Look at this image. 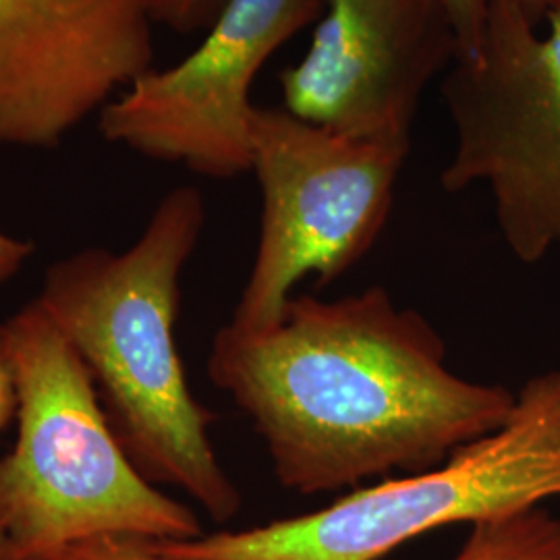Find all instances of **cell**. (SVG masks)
Here are the masks:
<instances>
[{
	"mask_svg": "<svg viewBox=\"0 0 560 560\" xmlns=\"http://www.w3.org/2000/svg\"><path fill=\"white\" fill-rule=\"evenodd\" d=\"M324 7L326 0H229L187 59L150 69L104 106V140L210 179L249 173L254 81Z\"/></svg>",
	"mask_w": 560,
	"mask_h": 560,
	"instance_id": "obj_7",
	"label": "cell"
},
{
	"mask_svg": "<svg viewBox=\"0 0 560 560\" xmlns=\"http://www.w3.org/2000/svg\"><path fill=\"white\" fill-rule=\"evenodd\" d=\"M229 0H152V20L189 36L210 30Z\"/></svg>",
	"mask_w": 560,
	"mask_h": 560,
	"instance_id": "obj_11",
	"label": "cell"
},
{
	"mask_svg": "<svg viewBox=\"0 0 560 560\" xmlns=\"http://www.w3.org/2000/svg\"><path fill=\"white\" fill-rule=\"evenodd\" d=\"M560 497V368L523 384L509 420L418 474L355 488L266 525L150 541L171 560H381L448 525L499 520Z\"/></svg>",
	"mask_w": 560,
	"mask_h": 560,
	"instance_id": "obj_4",
	"label": "cell"
},
{
	"mask_svg": "<svg viewBox=\"0 0 560 560\" xmlns=\"http://www.w3.org/2000/svg\"><path fill=\"white\" fill-rule=\"evenodd\" d=\"M451 560H560V517L534 506L481 521Z\"/></svg>",
	"mask_w": 560,
	"mask_h": 560,
	"instance_id": "obj_10",
	"label": "cell"
},
{
	"mask_svg": "<svg viewBox=\"0 0 560 560\" xmlns=\"http://www.w3.org/2000/svg\"><path fill=\"white\" fill-rule=\"evenodd\" d=\"M536 34L513 0H488L478 44L442 80L457 145L441 185L486 183L517 260L560 252V13Z\"/></svg>",
	"mask_w": 560,
	"mask_h": 560,
	"instance_id": "obj_6",
	"label": "cell"
},
{
	"mask_svg": "<svg viewBox=\"0 0 560 560\" xmlns=\"http://www.w3.org/2000/svg\"><path fill=\"white\" fill-rule=\"evenodd\" d=\"M52 560H171L159 555L150 540L122 538V536H101L80 541Z\"/></svg>",
	"mask_w": 560,
	"mask_h": 560,
	"instance_id": "obj_12",
	"label": "cell"
},
{
	"mask_svg": "<svg viewBox=\"0 0 560 560\" xmlns=\"http://www.w3.org/2000/svg\"><path fill=\"white\" fill-rule=\"evenodd\" d=\"M203 222L200 191L177 187L131 247H88L55 261L36 300L90 370L108 423L141 476L179 488L226 523L243 499L210 441L219 416L191 395L175 342L180 275Z\"/></svg>",
	"mask_w": 560,
	"mask_h": 560,
	"instance_id": "obj_2",
	"label": "cell"
},
{
	"mask_svg": "<svg viewBox=\"0 0 560 560\" xmlns=\"http://www.w3.org/2000/svg\"><path fill=\"white\" fill-rule=\"evenodd\" d=\"M18 442L0 459V529L20 560H52L101 536L194 540L198 515L145 480L115 436L98 388L38 300L4 320Z\"/></svg>",
	"mask_w": 560,
	"mask_h": 560,
	"instance_id": "obj_3",
	"label": "cell"
},
{
	"mask_svg": "<svg viewBox=\"0 0 560 560\" xmlns=\"http://www.w3.org/2000/svg\"><path fill=\"white\" fill-rule=\"evenodd\" d=\"M446 2L459 27L460 42H463L460 52H467L480 40L488 0H446Z\"/></svg>",
	"mask_w": 560,
	"mask_h": 560,
	"instance_id": "obj_14",
	"label": "cell"
},
{
	"mask_svg": "<svg viewBox=\"0 0 560 560\" xmlns=\"http://www.w3.org/2000/svg\"><path fill=\"white\" fill-rule=\"evenodd\" d=\"M208 376L258 432L280 486L298 494L418 474L499 430L517 395L465 381L439 330L384 287L291 298L279 324L222 326Z\"/></svg>",
	"mask_w": 560,
	"mask_h": 560,
	"instance_id": "obj_1",
	"label": "cell"
},
{
	"mask_svg": "<svg viewBox=\"0 0 560 560\" xmlns=\"http://www.w3.org/2000/svg\"><path fill=\"white\" fill-rule=\"evenodd\" d=\"M536 25L560 13V0H513Z\"/></svg>",
	"mask_w": 560,
	"mask_h": 560,
	"instance_id": "obj_16",
	"label": "cell"
},
{
	"mask_svg": "<svg viewBox=\"0 0 560 560\" xmlns=\"http://www.w3.org/2000/svg\"><path fill=\"white\" fill-rule=\"evenodd\" d=\"M32 254L34 245L30 241L18 240L0 229V284L13 279Z\"/></svg>",
	"mask_w": 560,
	"mask_h": 560,
	"instance_id": "obj_15",
	"label": "cell"
},
{
	"mask_svg": "<svg viewBox=\"0 0 560 560\" xmlns=\"http://www.w3.org/2000/svg\"><path fill=\"white\" fill-rule=\"evenodd\" d=\"M15 411H18V393H15L13 361H11L4 322H0V432L7 428L9 420L15 416ZM0 560H20L2 529H0Z\"/></svg>",
	"mask_w": 560,
	"mask_h": 560,
	"instance_id": "obj_13",
	"label": "cell"
},
{
	"mask_svg": "<svg viewBox=\"0 0 560 560\" xmlns=\"http://www.w3.org/2000/svg\"><path fill=\"white\" fill-rule=\"evenodd\" d=\"M152 23V0H0V148H59L154 69Z\"/></svg>",
	"mask_w": 560,
	"mask_h": 560,
	"instance_id": "obj_9",
	"label": "cell"
},
{
	"mask_svg": "<svg viewBox=\"0 0 560 560\" xmlns=\"http://www.w3.org/2000/svg\"><path fill=\"white\" fill-rule=\"evenodd\" d=\"M260 240L229 326L254 335L279 324L291 291L320 287L363 260L388 222L409 145L361 140L284 108H254Z\"/></svg>",
	"mask_w": 560,
	"mask_h": 560,
	"instance_id": "obj_5",
	"label": "cell"
},
{
	"mask_svg": "<svg viewBox=\"0 0 560 560\" xmlns=\"http://www.w3.org/2000/svg\"><path fill=\"white\" fill-rule=\"evenodd\" d=\"M460 50L446 0H326L307 55L280 73L284 110L342 136L411 145L425 88Z\"/></svg>",
	"mask_w": 560,
	"mask_h": 560,
	"instance_id": "obj_8",
	"label": "cell"
}]
</instances>
